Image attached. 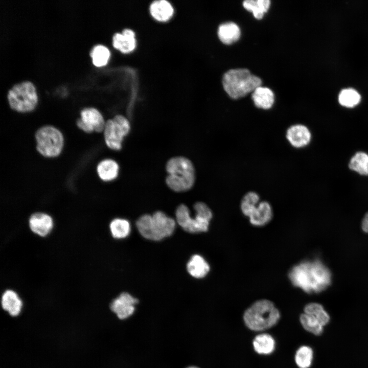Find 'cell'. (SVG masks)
I'll use <instances>...</instances> for the list:
<instances>
[{
    "instance_id": "1",
    "label": "cell",
    "mask_w": 368,
    "mask_h": 368,
    "mask_svg": "<svg viewBox=\"0 0 368 368\" xmlns=\"http://www.w3.org/2000/svg\"><path fill=\"white\" fill-rule=\"evenodd\" d=\"M288 278L295 287L308 293H318L331 284V273L319 260L304 261L293 266Z\"/></svg>"
},
{
    "instance_id": "2",
    "label": "cell",
    "mask_w": 368,
    "mask_h": 368,
    "mask_svg": "<svg viewBox=\"0 0 368 368\" xmlns=\"http://www.w3.org/2000/svg\"><path fill=\"white\" fill-rule=\"evenodd\" d=\"M168 175L166 178L167 186L175 192H183L193 187L196 179L195 170L189 158L177 156L169 159L166 165Z\"/></svg>"
},
{
    "instance_id": "3",
    "label": "cell",
    "mask_w": 368,
    "mask_h": 368,
    "mask_svg": "<svg viewBox=\"0 0 368 368\" xmlns=\"http://www.w3.org/2000/svg\"><path fill=\"white\" fill-rule=\"evenodd\" d=\"M280 316V312L273 302L261 299L255 302L246 309L243 319L250 330L262 331L275 326Z\"/></svg>"
},
{
    "instance_id": "4",
    "label": "cell",
    "mask_w": 368,
    "mask_h": 368,
    "mask_svg": "<svg viewBox=\"0 0 368 368\" xmlns=\"http://www.w3.org/2000/svg\"><path fill=\"white\" fill-rule=\"evenodd\" d=\"M136 227L145 238L159 241L170 236L174 232L175 220L162 211H157L152 215L144 214L136 222Z\"/></svg>"
},
{
    "instance_id": "5",
    "label": "cell",
    "mask_w": 368,
    "mask_h": 368,
    "mask_svg": "<svg viewBox=\"0 0 368 368\" xmlns=\"http://www.w3.org/2000/svg\"><path fill=\"white\" fill-rule=\"evenodd\" d=\"M261 79L246 68L231 69L222 78V84L226 93L233 99L243 97L261 86Z\"/></svg>"
},
{
    "instance_id": "6",
    "label": "cell",
    "mask_w": 368,
    "mask_h": 368,
    "mask_svg": "<svg viewBox=\"0 0 368 368\" xmlns=\"http://www.w3.org/2000/svg\"><path fill=\"white\" fill-rule=\"evenodd\" d=\"M7 99L10 108L21 113L33 111L38 101L36 87L30 81L14 85L8 91Z\"/></svg>"
},
{
    "instance_id": "7",
    "label": "cell",
    "mask_w": 368,
    "mask_h": 368,
    "mask_svg": "<svg viewBox=\"0 0 368 368\" xmlns=\"http://www.w3.org/2000/svg\"><path fill=\"white\" fill-rule=\"evenodd\" d=\"M37 152L47 158L58 156L64 147V139L62 132L52 125L39 128L35 133Z\"/></svg>"
},
{
    "instance_id": "8",
    "label": "cell",
    "mask_w": 368,
    "mask_h": 368,
    "mask_svg": "<svg viewBox=\"0 0 368 368\" xmlns=\"http://www.w3.org/2000/svg\"><path fill=\"white\" fill-rule=\"evenodd\" d=\"M130 129L129 120L122 115H116L106 121L103 132L107 147L114 151L121 150L124 138L129 134Z\"/></svg>"
},
{
    "instance_id": "9",
    "label": "cell",
    "mask_w": 368,
    "mask_h": 368,
    "mask_svg": "<svg viewBox=\"0 0 368 368\" xmlns=\"http://www.w3.org/2000/svg\"><path fill=\"white\" fill-rule=\"evenodd\" d=\"M80 116L76 121V125L81 130L87 133L103 132L106 122L97 108L85 107L81 110Z\"/></svg>"
},
{
    "instance_id": "10",
    "label": "cell",
    "mask_w": 368,
    "mask_h": 368,
    "mask_svg": "<svg viewBox=\"0 0 368 368\" xmlns=\"http://www.w3.org/2000/svg\"><path fill=\"white\" fill-rule=\"evenodd\" d=\"M139 301L127 292H123L114 298L110 304V309L118 317L124 319L131 316Z\"/></svg>"
},
{
    "instance_id": "11",
    "label": "cell",
    "mask_w": 368,
    "mask_h": 368,
    "mask_svg": "<svg viewBox=\"0 0 368 368\" xmlns=\"http://www.w3.org/2000/svg\"><path fill=\"white\" fill-rule=\"evenodd\" d=\"M175 215L177 223L185 231L190 233L205 232L196 218L191 216L189 209L186 205H179L176 209Z\"/></svg>"
},
{
    "instance_id": "12",
    "label": "cell",
    "mask_w": 368,
    "mask_h": 368,
    "mask_svg": "<svg viewBox=\"0 0 368 368\" xmlns=\"http://www.w3.org/2000/svg\"><path fill=\"white\" fill-rule=\"evenodd\" d=\"M286 136L292 146L299 148L307 146L310 143L311 135L306 126L302 124H295L287 129Z\"/></svg>"
},
{
    "instance_id": "13",
    "label": "cell",
    "mask_w": 368,
    "mask_h": 368,
    "mask_svg": "<svg viewBox=\"0 0 368 368\" xmlns=\"http://www.w3.org/2000/svg\"><path fill=\"white\" fill-rule=\"evenodd\" d=\"M31 230L39 236H46L53 227V221L52 217L44 213L33 214L29 220Z\"/></svg>"
},
{
    "instance_id": "14",
    "label": "cell",
    "mask_w": 368,
    "mask_h": 368,
    "mask_svg": "<svg viewBox=\"0 0 368 368\" xmlns=\"http://www.w3.org/2000/svg\"><path fill=\"white\" fill-rule=\"evenodd\" d=\"M112 45L122 53L132 52L136 47L134 32L131 29H126L121 33L114 34L112 37Z\"/></svg>"
},
{
    "instance_id": "15",
    "label": "cell",
    "mask_w": 368,
    "mask_h": 368,
    "mask_svg": "<svg viewBox=\"0 0 368 368\" xmlns=\"http://www.w3.org/2000/svg\"><path fill=\"white\" fill-rule=\"evenodd\" d=\"M273 217L271 204L266 201H261L248 217L251 224L262 226L268 223Z\"/></svg>"
},
{
    "instance_id": "16",
    "label": "cell",
    "mask_w": 368,
    "mask_h": 368,
    "mask_svg": "<svg viewBox=\"0 0 368 368\" xmlns=\"http://www.w3.org/2000/svg\"><path fill=\"white\" fill-rule=\"evenodd\" d=\"M119 165L114 160L106 158L102 160L97 166V172L99 178L105 182L116 179L119 173Z\"/></svg>"
},
{
    "instance_id": "17",
    "label": "cell",
    "mask_w": 368,
    "mask_h": 368,
    "mask_svg": "<svg viewBox=\"0 0 368 368\" xmlns=\"http://www.w3.org/2000/svg\"><path fill=\"white\" fill-rule=\"evenodd\" d=\"M187 269L193 277L201 279L205 277L209 273L210 267L207 261L199 255H194L187 264Z\"/></svg>"
},
{
    "instance_id": "18",
    "label": "cell",
    "mask_w": 368,
    "mask_h": 368,
    "mask_svg": "<svg viewBox=\"0 0 368 368\" xmlns=\"http://www.w3.org/2000/svg\"><path fill=\"white\" fill-rule=\"evenodd\" d=\"M150 12L152 16L159 21H166L173 15L174 9L171 4L165 0L153 2L150 6Z\"/></svg>"
},
{
    "instance_id": "19",
    "label": "cell",
    "mask_w": 368,
    "mask_h": 368,
    "mask_svg": "<svg viewBox=\"0 0 368 368\" xmlns=\"http://www.w3.org/2000/svg\"><path fill=\"white\" fill-rule=\"evenodd\" d=\"M252 346L257 353L267 355L271 354L274 351L275 341L270 334L263 333L255 337L252 341Z\"/></svg>"
},
{
    "instance_id": "20",
    "label": "cell",
    "mask_w": 368,
    "mask_h": 368,
    "mask_svg": "<svg viewBox=\"0 0 368 368\" xmlns=\"http://www.w3.org/2000/svg\"><path fill=\"white\" fill-rule=\"evenodd\" d=\"M251 97L255 106L263 109H270L274 101V94L272 90L267 87L261 86L255 89Z\"/></svg>"
},
{
    "instance_id": "21",
    "label": "cell",
    "mask_w": 368,
    "mask_h": 368,
    "mask_svg": "<svg viewBox=\"0 0 368 368\" xmlns=\"http://www.w3.org/2000/svg\"><path fill=\"white\" fill-rule=\"evenodd\" d=\"M2 306L13 316L19 314L22 307V301L13 290H7L2 296Z\"/></svg>"
},
{
    "instance_id": "22",
    "label": "cell",
    "mask_w": 368,
    "mask_h": 368,
    "mask_svg": "<svg viewBox=\"0 0 368 368\" xmlns=\"http://www.w3.org/2000/svg\"><path fill=\"white\" fill-rule=\"evenodd\" d=\"M218 35L223 43L231 44L239 39L240 30L236 24L232 22H225L219 26Z\"/></svg>"
},
{
    "instance_id": "23",
    "label": "cell",
    "mask_w": 368,
    "mask_h": 368,
    "mask_svg": "<svg viewBox=\"0 0 368 368\" xmlns=\"http://www.w3.org/2000/svg\"><path fill=\"white\" fill-rule=\"evenodd\" d=\"M269 0H246L243 3L245 9L253 13L254 17L261 19L269 8Z\"/></svg>"
},
{
    "instance_id": "24",
    "label": "cell",
    "mask_w": 368,
    "mask_h": 368,
    "mask_svg": "<svg viewBox=\"0 0 368 368\" xmlns=\"http://www.w3.org/2000/svg\"><path fill=\"white\" fill-rule=\"evenodd\" d=\"M109 228L112 236L118 239L127 237L131 231L129 222L122 218L112 220L110 223Z\"/></svg>"
},
{
    "instance_id": "25",
    "label": "cell",
    "mask_w": 368,
    "mask_h": 368,
    "mask_svg": "<svg viewBox=\"0 0 368 368\" xmlns=\"http://www.w3.org/2000/svg\"><path fill=\"white\" fill-rule=\"evenodd\" d=\"M260 201V196L256 192L246 193L242 197L240 203L242 214L248 218Z\"/></svg>"
},
{
    "instance_id": "26",
    "label": "cell",
    "mask_w": 368,
    "mask_h": 368,
    "mask_svg": "<svg viewBox=\"0 0 368 368\" xmlns=\"http://www.w3.org/2000/svg\"><path fill=\"white\" fill-rule=\"evenodd\" d=\"M90 56L94 65L101 67L107 64L110 56L109 49L102 44L95 45L90 52Z\"/></svg>"
},
{
    "instance_id": "27",
    "label": "cell",
    "mask_w": 368,
    "mask_h": 368,
    "mask_svg": "<svg viewBox=\"0 0 368 368\" xmlns=\"http://www.w3.org/2000/svg\"><path fill=\"white\" fill-rule=\"evenodd\" d=\"M304 313L314 316L324 327L330 321V316L322 305L316 303L307 304L304 309Z\"/></svg>"
},
{
    "instance_id": "28",
    "label": "cell",
    "mask_w": 368,
    "mask_h": 368,
    "mask_svg": "<svg viewBox=\"0 0 368 368\" xmlns=\"http://www.w3.org/2000/svg\"><path fill=\"white\" fill-rule=\"evenodd\" d=\"M313 352L307 346H302L295 352L294 360L299 368H309L313 360Z\"/></svg>"
},
{
    "instance_id": "29",
    "label": "cell",
    "mask_w": 368,
    "mask_h": 368,
    "mask_svg": "<svg viewBox=\"0 0 368 368\" xmlns=\"http://www.w3.org/2000/svg\"><path fill=\"white\" fill-rule=\"evenodd\" d=\"M349 168L362 175H368V154L363 152L356 153L351 159Z\"/></svg>"
},
{
    "instance_id": "30",
    "label": "cell",
    "mask_w": 368,
    "mask_h": 368,
    "mask_svg": "<svg viewBox=\"0 0 368 368\" xmlns=\"http://www.w3.org/2000/svg\"><path fill=\"white\" fill-rule=\"evenodd\" d=\"M300 321L303 328L307 331L315 335H319L323 332V326L313 316L302 314L300 316Z\"/></svg>"
},
{
    "instance_id": "31",
    "label": "cell",
    "mask_w": 368,
    "mask_h": 368,
    "mask_svg": "<svg viewBox=\"0 0 368 368\" xmlns=\"http://www.w3.org/2000/svg\"><path fill=\"white\" fill-rule=\"evenodd\" d=\"M359 94L352 88L344 89L339 95V103L345 107H353L357 105L360 101Z\"/></svg>"
},
{
    "instance_id": "32",
    "label": "cell",
    "mask_w": 368,
    "mask_h": 368,
    "mask_svg": "<svg viewBox=\"0 0 368 368\" xmlns=\"http://www.w3.org/2000/svg\"><path fill=\"white\" fill-rule=\"evenodd\" d=\"M362 228L364 232L368 233V213L365 214L362 220Z\"/></svg>"
},
{
    "instance_id": "33",
    "label": "cell",
    "mask_w": 368,
    "mask_h": 368,
    "mask_svg": "<svg viewBox=\"0 0 368 368\" xmlns=\"http://www.w3.org/2000/svg\"><path fill=\"white\" fill-rule=\"evenodd\" d=\"M187 368H199L198 367L195 366H190Z\"/></svg>"
}]
</instances>
